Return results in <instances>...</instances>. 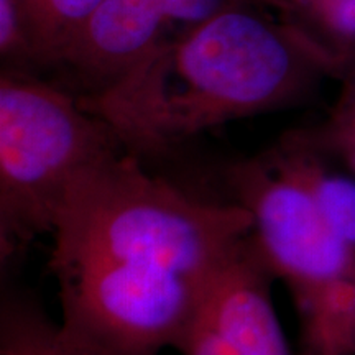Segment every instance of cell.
I'll return each instance as SVG.
<instances>
[{
    "label": "cell",
    "instance_id": "13",
    "mask_svg": "<svg viewBox=\"0 0 355 355\" xmlns=\"http://www.w3.org/2000/svg\"><path fill=\"white\" fill-rule=\"evenodd\" d=\"M278 2H279V0H255L257 6L265 8V10L272 12L273 15H275V10H277V7H278Z\"/></svg>",
    "mask_w": 355,
    "mask_h": 355
},
{
    "label": "cell",
    "instance_id": "8",
    "mask_svg": "<svg viewBox=\"0 0 355 355\" xmlns=\"http://www.w3.org/2000/svg\"><path fill=\"white\" fill-rule=\"evenodd\" d=\"M300 355H355V273L291 295Z\"/></svg>",
    "mask_w": 355,
    "mask_h": 355
},
{
    "label": "cell",
    "instance_id": "9",
    "mask_svg": "<svg viewBox=\"0 0 355 355\" xmlns=\"http://www.w3.org/2000/svg\"><path fill=\"white\" fill-rule=\"evenodd\" d=\"M0 355H107L48 316L33 296L3 288Z\"/></svg>",
    "mask_w": 355,
    "mask_h": 355
},
{
    "label": "cell",
    "instance_id": "10",
    "mask_svg": "<svg viewBox=\"0 0 355 355\" xmlns=\"http://www.w3.org/2000/svg\"><path fill=\"white\" fill-rule=\"evenodd\" d=\"M275 15L343 79L355 66V0H279Z\"/></svg>",
    "mask_w": 355,
    "mask_h": 355
},
{
    "label": "cell",
    "instance_id": "3",
    "mask_svg": "<svg viewBox=\"0 0 355 355\" xmlns=\"http://www.w3.org/2000/svg\"><path fill=\"white\" fill-rule=\"evenodd\" d=\"M123 150L109 123L68 89L0 71L2 263L51 234L71 186Z\"/></svg>",
    "mask_w": 355,
    "mask_h": 355
},
{
    "label": "cell",
    "instance_id": "12",
    "mask_svg": "<svg viewBox=\"0 0 355 355\" xmlns=\"http://www.w3.org/2000/svg\"><path fill=\"white\" fill-rule=\"evenodd\" d=\"M175 37L206 24L232 8L255 3V0H165Z\"/></svg>",
    "mask_w": 355,
    "mask_h": 355
},
{
    "label": "cell",
    "instance_id": "6",
    "mask_svg": "<svg viewBox=\"0 0 355 355\" xmlns=\"http://www.w3.org/2000/svg\"><path fill=\"white\" fill-rule=\"evenodd\" d=\"M173 37L165 0H102L46 79L78 97L94 96Z\"/></svg>",
    "mask_w": 355,
    "mask_h": 355
},
{
    "label": "cell",
    "instance_id": "11",
    "mask_svg": "<svg viewBox=\"0 0 355 355\" xmlns=\"http://www.w3.org/2000/svg\"><path fill=\"white\" fill-rule=\"evenodd\" d=\"M344 87L327 119L303 128L306 135L355 173V66L343 78Z\"/></svg>",
    "mask_w": 355,
    "mask_h": 355
},
{
    "label": "cell",
    "instance_id": "4",
    "mask_svg": "<svg viewBox=\"0 0 355 355\" xmlns=\"http://www.w3.org/2000/svg\"><path fill=\"white\" fill-rule=\"evenodd\" d=\"M225 178L230 199L252 216V245L290 295L355 273L309 191L270 150L230 165Z\"/></svg>",
    "mask_w": 355,
    "mask_h": 355
},
{
    "label": "cell",
    "instance_id": "1",
    "mask_svg": "<svg viewBox=\"0 0 355 355\" xmlns=\"http://www.w3.org/2000/svg\"><path fill=\"white\" fill-rule=\"evenodd\" d=\"M250 230L239 202L199 198L115 153L71 186L53 225L61 322L107 355H159Z\"/></svg>",
    "mask_w": 355,
    "mask_h": 355
},
{
    "label": "cell",
    "instance_id": "2",
    "mask_svg": "<svg viewBox=\"0 0 355 355\" xmlns=\"http://www.w3.org/2000/svg\"><path fill=\"white\" fill-rule=\"evenodd\" d=\"M331 66L257 3L176 35L109 87L79 97L140 159L176 152L202 132L283 110L316 91Z\"/></svg>",
    "mask_w": 355,
    "mask_h": 355
},
{
    "label": "cell",
    "instance_id": "5",
    "mask_svg": "<svg viewBox=\"0 0 355 355\" xmlns=\"http://www.w3.org/2000/svg\"><path fill=\"white\" fill-rule=\"evenodd\" d=\"M273 282L248 235L207 283L173 349L183 355H293L275 309Z\"/></svg>",
    "mask_w": 355,
    "mask_h": 355
},
{
    "label": "cell",
    "instance_id": "7",
    "mask_svg": "<svg viewBox=\"0 0 355 355\" xmlns=\"http://www.w3.org/2000/svg\"><path fill=\"white\" fill-rule=\"evenodd\" d=\"M268 150L309 191L332 232L355 260V173L311 140L303 128L286 132Z\"/></svg>",
    "mask_w": 355,
    "mask_h": 355
}]
</instances>
